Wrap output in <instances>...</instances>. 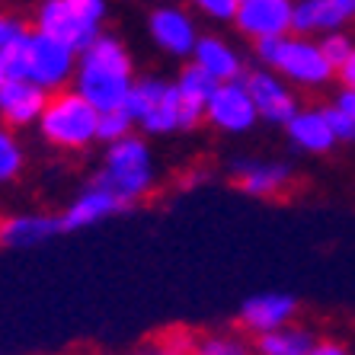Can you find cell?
Here are the masks:
<instances>
[{"label": "cell", "mask_w": 355, "mask_h": 355, "mask_svg": "<svg viewBox=\"0 0 355 355\" xmlns=\"http://www.w3.org/2000/svg\"><path fill=\"white\" fill-rule=\"evenodd\" d=\"M352 23L343 7H336L333 0H295V23L291 33L311 35V39H323L327 33L346 29Z\"/></svg>", "instance_id": "obj_20"}, {"label": "cell", "mask_w": 355, "mask_h": 355, "mask_svg": "<svg viewBox=\"0 0 355 355\" xmlns=\"http://www.w3.org/2000/svg\"><path fill=\"white\" fill-rule=\"evenodd\" d=\"M192 355H253V339H247L243 330L196 333Z\"/></svg>", "instance_id": "obj_23"}, {"label": "cell", "mask_w": 355, "mask_h": 355, "mask_svg": "<svg viewBox=\"0 0 355 355\" xmlns=\"http://www.w3.org/2000/svg\"><path fill=\"white\" fill-rule=\"evenodd\" d=\"M192 343H196L192 330H166L157 339H150L138 355H192Z\"/></svg>", "instance_id": "obj_26"}, {"label": "cell", "mask_w": 355, "mask_h": 355, "mask_svg": "<svg viewBox=\"0 0 355 355\" xmlns=\"http://www.w3.org/2000/svg\"><path fill=\"white\" fill-rule=\"evenodd\" d=\"M45 103H49L45 87L26 80V77H10L0 87V122L17 128V132H29L39 125Z\"/></svg>", "instance_id": "obj_18"}, {"label": "cell", "mask_w": 355, "mask_h": 355, "mask_svg": "<svg viewBox=\"0 0 355 355\" xmlns=\"http://www.w3.org/2000/svg\"><path fill=\"white\" fill-rule=\"evenodd\" d=\"M259 109L243 80H224L215 87L205 106V125L221 138H247L257 132Z\"/></svg>", "instance_id": "obj_10"}, {"label": "cell", "mask_w": 355, "mask_h": 355, "mask_svg": "<svg viewBox=\"0 0 355 355\" xmlns=\"http://www.w3.org/2000/svg\"><path fill=\"white\" fill-rule=\"evenodd\" d=\"M29 23L39 33L83 51L96 35L106 33L109 0H35Z\"/></svg>", "instance_id": "obj_6"}, {"label": "cell", "mask_w": 355, "mask_h": 355, "mask_svg": "<svg viewBox=\"0 0 355 355\" xmlns=\"http://www.w3.org/2000/svg\"><path fill=\"white\" fill-rule=\"evenodd\" d=\"M323 106H327V103H323ZM327 116H330V125H333V132H336L339 148H355V119L336 112L333 106H327Z\"/></svg>", "instance_id": "obj_29"}, {"label": "cell", "mask_w": 355, "mask_h": 355, "mask_svg": "<svg viewBox=\"0 0 355 355\" xmlns=\"http://www.w3.org/2000/svg\"><path fill=\"white\" fill-rule=\"evenodd\" d=\"M93 180L116 192L128 208H138L160 186V160L154 141L148 135L132 132L112 144H103V157Z\"/></svg>", "instance_id": "obj_2"}, {"label": "cell", "mask_w": 355, "mask_h": 355, "mask_svg": "<svg viewBox=\"0 0 355 355\" xmlns=\"http://www.w3.org/2000/svg\"><path fill=\"white\" fill-rule=\"evenodd\" d=\"M327 106H333L336 112L355 119V87H339V83H336V90H333V96H330V103H327Z\"/></svg>", "instance_id": "obj_30"}, {"label": "cell", "mask_w": 355, "mask_h": 355, "mask_svg": "<svg viewBox=\"0 0 355 355\" xmlns=\"http://www.w3.org/2000/svg\"><path fill=\"white\" fill-rule=\"evenodd\" d=\"M45 148L58 154H87L99 144V109L74 87L49 93L45 112L33 128Z\"/></svg>", "instance_id": "obj_4"}, {"label": "cell", "mask_w": 355, "mask_h": 355, "mask_svg": "<svg viewBox=\"0 0 355 355\" xmlns=\"http://www.w3.org/2000/svg\"><path fill=\"white\" fill-rule=\"evenodd\" d=\"M132 132H138V125H135L132 112L125 106L99 112V144H112V141L125 138V135H132Z\"/></svg>", "instance_id": "obj_27"}, {"label": "cell", "mask_w": 355, "mask_h": 355, "mask_svg": "<svg viewBox=\"0 0 355 355\" xmlns=\"http://www.w3.org/2000/svg\"><path fill=\"white\" fill-rule=\"evenodd\" d=\"M135 80H138V64L122 35L106 29L83 51H77V71L71 87L83 99H90L99 112L125 106Z\"/></svg>", "instance_id": "obj_1"}, {"label": "cell", "mask_w": 355, "mask_h": 355, "mask_svg": "<svg viewBox=\"0 0 355 355\" xmlns=\"http://www.w3.org/2000/svg\"><path fill=\"white\" fill-rule=\"evenodd\" d=\"M125 109L132 112L138 132L148 135L150 141L182 135V103L173 77L138 74Z\"/></svg>", "instance_id": "obj_7"}, {"label": "cell", "mask_w": 355, "mask_h": 355, "mask_svg": "<svg viewBox=\"0 0 355 355\" xmlns=\"http://www.w3.org/2000/svg\"><path fill=\"white\" fill-rule=\"evenodd\" d=\"M301 317V297L291 291H259L240 301L237 307V330L247 336H259V333L288 327Z\"/></svg>", "instance_id": "obj_13"}, {"label": "cell", "mask_w": 355, "mask_h": 355, "mask_svg": "<svg viewBox=\"0 0 355 355\" xmlns=\"http://www.w3.org/2000/svg\"><path fill=\"white\" fill-rule=\"evenodd\" d=\"M317 333L307 323H288L279 330L253 336V355H311L317 346Z\"/></svg>", "instance_id": "obj_21"}, {"label": "cell", "mask_w": 355, "mask_h": 355, "mask_svg": "<svg viewBox=\"0 0 355 355\" xmlns=\"http://www.w3.org/2000/svg\"><path fill=\"white\" fill-rule=\"evenodd\" d=\"M7 64H10V77H26V80H33L39 87H45L49 93H55L74 83L77 49H71L67 42L55 39V35L33 29L7 55Z\"/></svg>", "instance_id": "obj_5"}, {"label": "cell", "mask_w": 355, "mask_h": 355, "mask_svg": "<svg viewBox=\"0 0 355 355\" xmlns=\"http://www.w3.org/2000/svg\"><path fill=\"white\" fill-rule=\"evenodd\" d=\"M253 49V64H266L279 71L285 80L301 93H323L336 83V67L323 55L320 39L311 35H279V39H259L250 42Z\"/></svg>", "instance_id": "obj_3"}, {"label": "cell", "mask_w": 355, "mask_h": 355, "mask_svg": "<svg viewBox=\"0 0 355 355\" xmlns=\"http://www.w3.org/2000/svg\"><path fill=\"white\" fill-rule=\"evenodd\" d=\"M311 355H355V349L343 339H330V336H320L317 339V346Z\"/></svg>", "instance_id": "obj_31"}, {"label": "cell", "mask_w": 355, "mask_h": 355, "mask_svg": "<svg viewBox=\"0 0 355 355\" xmlns=\"http://www.w3.org/2000/svg\"><path fill=\"white\" fill-rule=\"evenodd\" d=\"M125 211H132V208L125 205L116 192L106 189L103 182L90 180L83 189H77L74 196L67 198V205L61 208L58 215H61L64 234H80V231H90V227L103 224V221H112V218L125 215Z\"/></svg>", "instance_id": "obj_12"}, {"label": "cell", "mask_w": 355, "mask_h": 355, "mask_svg": "<svg viewBox=\"0 0 355 355\" xmlns=\"http://www.w3.org/2000/svg\"><path fill=\"white\" fill-rule=\"evenodd\" d=\"M227 180L240 196L257 198V202H275L297 186V166L285 157H250V154H243V157L231 160Z\"/></svg>", "instance_id": "obj_9"}, {"label": "cell", "mask_w": 355, "mask_h": 355, "mask_svg": "<svg viewBox=\"0 0 355 355\" xmlns=\"http://www.w3.org/2000/svg\"><path fill=\"white\" fill-rule=\"evenodd\" d=\"M336 7H343L349 13V19H355V0H333Z\"/></svg>", "instance_id": "obj_34"}, {"label": "cell", "mask_w": 355, "mask_h": 355, "mask_svg": "<svg viewBox=\"0 0 355 355\" xmlns=\"http://www.w3.org/2000/svg\"><path fill=\"white\" fill-rule=\"evenodd\" d=\"M173 83L180 90V103H182V135H192L205 125V106L211 93H215L218 80L208 71H202L196 61H180Z\"/></svg>", "instance_id": "obj_19"}, {"label": "cell", "mask_w": 355, "mask_h": 355, "mask_svg": "<svg viewBox=\"0 0 355 355\" xmlns=\"http://www.w3.org/2000/svg\"><path fill=\"white\" fill-rule=\"evenodd\" d=\"M336 83L339 87H355V49L346 55V61L336 67Z\"/></svg>", "instance_id": "obj_32"}, {"label": "cell", "mask_w": 355, "mask_h": 355, "mask_svg": "<svg viewBox=\"0 0 355 355\" xmlns=\"http://www.w3.org/2000/svg\"><path fill=\"white\" fill-rule=\"evenodd\" d=\"M288 148L301 157H330L333 150L339 148L336 132L330 125V116H327V106H301L295 116L285 122L282 128Z\"/></svg>", "instance_id": "obj_15"}, {"label": "cell", "mask_w": 355, "mask_h": 355, "mask_svg": "<svg viewBox=\"0 0 355 355\" xmlns=\"http://www.w3.org/2000/svg\"><path fill=\"white\" fill-rule=\"evenodd\" d=\"M243 83H247L253 103H257L263 125L285 128V122L304 106L301 90H295L279 71H272V67H266V64H250L247 74H243Z\"/></svg>", "instance_id": "obj_11"}, {"label": "cell", "mask_w": 355, "mask_h": 355, "mask_svg": "<svg viewBox=\"0 0 355 355\" xmlns=\"http://www.w3.org/2000/svg\"><path fill=\"white\" fill-rule=\"evenodd\" d=\"M182 3H186L202 23H211V26H231L234 17H237V7H240V0H182Z\"/></svg>", "instance_id": "obj_24"}, {"label": "cell", "mask_w": 355, "mask_h": 355, "mask_svg": "<svg viewBox=\"0 0 355 355\" xmlns=\"http://www.w3.org/2000/svg\"><path fill=\"white\" fill-rule=\"evenodd\" d=\"M26 166H29V150L19 132L0 122V189H10L13 182L23 180Z\"/></svg>", "instance_id": "obj_22"}, {"label": "cell", "mask_w": 355, "mask_h": 355, "mask_svg": "<svg viewBox=\"0 0 355 355\" xmlns=\"http://www.w3.org/2000/svg\"><path fill=\"white\" fill-rule=\"evenodd\" d=\"M61 234H64L61 215H51V211H10V215H0V250L23 253V250L45 247Z\"/></svg>", "instance_id": "obj_16"}, {"label": "cell", "mask_w": 355, "mask_h": 355, "mask_svg": "<svg viewBox=\"0 0 355 355\" xmlns=\"http://www.w3.org/2000/svg\"><path fill=\"white\" fill-rule=\"evenodd\" d=\"M144 33L164 58L189 61L205 29H202V19L182 0H157L144 13Z\"/></svg>", "instance_id": "obj_8"}, {"label": "cell", "mask_w": 355, "mask_h": 355, "mask_svg": "<svg viewBox=\"0 0 355 355\" xmlns=\"http://www.w3.org/2000/svg\"><path fill=\"white\" fill-rule=\"evenodd\" d=\"M29 33H33L29 17H23V13H17V10L0 7V51H3V55H10V51L17 49Z\"/></svg>", "instance_id": "obj_25"}, {"label": "cell", "mask_w": 355, "mask_h": 355, "mask_svg": "<svg viewBox=\"0 0 355 355\" xmlns=\"http://www.w3.org/2000/svg\"><path fill=\"white\" fill-rule=\"evenodd\" d=\"M320 49H323V55L333 61V67H339L343 61H346V55L355 49V35L349 33V26L346 29H336V33H327L320 39Z\"/></svg>", "instance_id": "obj_28"}, {"label": "cell", "mask_w": 355, "mask_h": 355, "mask_svg": "<svg viewBox=\"0 0 355 355\" xmlns=\"http://www.w3.org/2000/svg\"><path fill=\"white\" fill-rule=\"evenodd\" d=\"M295 0H240L231 29L247 42L279 39L291 33Z\"/></svg>", "instance_id": "obj_14"}, {"label": "cell", "mask_w": 355, "mask_h": 355, "mask_svg": "<svg viewBox=\"0 0 355 355\" xmlns=\"http://www.w3.org/2000/svg\"><path fill=\"white\" fill-rule=\"evenodd\" d=\"M189 61H196L202 71H208L218 83L243 80L247 67L253 64L250 55L240 49L231 35L215 33V29H205V33H202V39H198V45H196V51H192Z\"/></svg>", "instance_id": "obj_17"}, {"label": "cell", "mask_w": 355, "mask_h": 355, "mask_svg": "<svg viewBox=\"0 0 355 355\" xmlns=\"http://www.w3.org/2000/svg\"><path fill=\"white\" fill-rule=\"evenodd\" d=\"M10 80V64H7V55L0 51V87Z\"/></svg>", "instance_id": "obj_33"}]
</instances>
